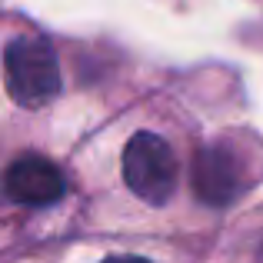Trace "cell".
Instances as JSON below:
<instances>
[{
	"label": "cell",
	"instance_id": "obj_3",
	"mask_svg": "<svg viewBox=\"0 0 263 263\" xmlns=\"http://www.w3.org/2000/svg\"><path fill=\"white\" fill-rule=\"evenodd\" d=\"M243 186H247V170L240 154L230 143H210L197 154V160H193V190L203 203L227 206L243 193Z\"/></svg>",
	"mask_w": 263,
	"mask_h": 263
},
{
	"label": "cell",
	"instance_id": "obj_2",
	"mask_svg": "<svg viewBox=\"0 0 263 263\" xmlns=\"http://www.w3.org/2000/svg\"><path fill=\"white\" fill-rule=\"evenodd\" d=\"M123 180L147 203H163L177 190V157L163 137L140 130L123 147Z\"/></svg>",
	"mask_w": 263,
	"mask_h": 263
},
{
	"label": "cell",
	"instance_id": "obj_1",
	"mask_svg": "<svg viewBox=\"0 0 263 263\" xmlns=\"http://www.w3.org/2000/svg\"><path fill=\"white\" fill-rule=\"evenodd\" d=\"M4 84L20 107H44L60 93V67L44 37H13L4 50Z\"/></svg>",
	"mask_w": 263,
	"mask_h": 263
},
{
	"label": "cell",
	"instance_id": "obj_4",
	"mask_svg": "<svg viewBox=\"0 0 263 263\" xmlns=\"http://www.w3.org/2000/svg\"><path fill=\"white\" fill-rule=\"evenodd\" d=\"M7 193L24 206H47L64 197V174L44 157H20L7 170Z\"/></svg>",
	"mask_w": 263,
	"mask_h": 263
},
{
	"label": "cell",
	"instance_id": "obj_5",
	"mask_svg": "<svg viewBox=\"0 0 263 263\" xmlns=\"http://www.w3.org/2000/svg\"><path fill=\"white\" fill-rule=\"evenodd\" d=\"M103 263H150V260H143V257H107Z\"/></svg>",
	"mask_w": 263,
	"mask_h": 263
}]
</instances>
